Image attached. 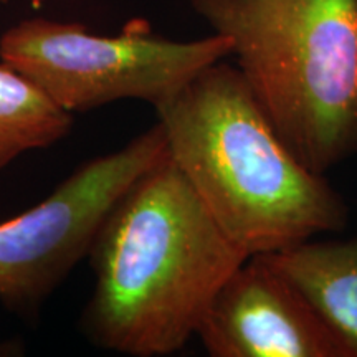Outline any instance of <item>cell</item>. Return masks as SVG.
Segmentation results:
<instances>
[{"label": "cell", "instance_id": "obj_7", "mask_svg": "<svg viewBox=\"0 0 357 357\" xmlns=\"http://www.w3.org/2000/svg\"><path fill=\"white\" fill-rule=\"evenodd\" d=\"M357 357V238L306 242L265 253Z\"/></svg>", "mask_w": 357, "mask_h": 357}, {"label": "cell", "instance_id": "obj_4", "mask_svg": "<svg viewBox=\"0 0 357 357\" xmlns=\"http://www.w3.org/2000/svg\"><path fill=\"white\" fill-rule=\"evenodd\" d=\"M230 55L231 42L223 35L176 42L155 35L146 22H131L109 37L77 22L33 17L0 37V60L71 114L121 100L155 108Z\"/></svg>", "mask_w": 357, "mask_h": 357}, {"label": "cell", "instance_id": "obj_1", "mask_svg": "<svg viewBox=\"0 0 357 357\" xmlns=\"http://www.w3.org/2000/svg\"><path fill=\"white\" fill-rule=\"evenodd\" d=\"M88 257L96 284L84 333L96 346L134 357L181 351L223 283L250 258L169 153L119 197Z\"/></svg>", "mask_w": 357, "mask_h": 357}, {"label": "cell", "instance_id": "obj_2", "mask_svg": "<svg viewBox=\"0 0 357 357\" xmlns=\"http://www.w3.org/2000/svg\"><path fill=\"white\" fill-rule=\"evenodd\" d=\"M154 109L171 159L248 257L346 229L344 200L281 139L238 68L217 61Z\"/></svg>", "mask_w": 357, "mask_h": 357}, {"label": "cell", "instance_id": "obj_8", "mask_svg": "<svg viewBox=\"0 0 357 357\" xmlns=\"http://www.w3.org/2000/svg\"><path fill=\"white\" fill-rule=\"evenodd\" d=\"M73 116L13 66L0 61V171L22 154L63 139Z\"/></svg>", "mask_w": 357, "mask_h": 357}, {"label": "cell", "instance_id": "obj_3", "mask_svg": "<svg viewBox=\"0 0 357 357\" xmlns=\"http://www.w3.org/2000/svg\"><path fill=\"white\" fill-rule=\"evenodd\" d=\"M281 139L324 174L357 154V0H192Z\"/></svg>", "mask_w": 357, "mask_h": 357}, {"label": "cell", "instance_id": "obj_5", "mask_svg": "<svg viewBox=\"0 0 357 357\" xmlns=\"http://www.w3.org/2000/svg\"><path fill=\"white\" fill-rule=\"evenodd\" d=\"M167 153L158 121L123 149L83 164L40 204L0 223V301L13 311L37 310L88 257L119 197Z\"/></svg>", "mask_w": 357, "mask_h": 357}, {"label": "cell", "instance_id": "obj_6", "mask_svg": "<svg viewBox=\"0 0 357 357\" xmlns=\"http://www.w3.org/2000/svg\"><path fill=\"white\" fill-rule=\"evenodd\" d=\"M212 357H356L263 255L223 283L197 329Z\"/></svg>", "mask_w": 357, "mask_h": 357}]
</instances>
